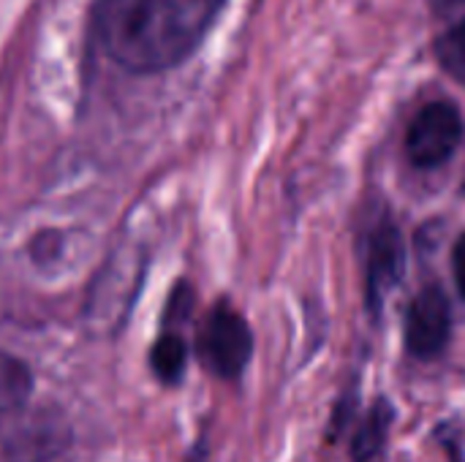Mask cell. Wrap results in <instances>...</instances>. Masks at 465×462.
Wrapping results in <instances>:
<instances>
[{"label":"cell","mask_w":465,"mask_h":462,"mask_svg":"<svg viewBox=\"0 0 465 462\" xmlns=\"http://www.w3.org/2000/svg\"><path fill=\"white\" fill-rule=\"evenodd\" d=\"M463 142V114L452 101H433L417 112L406 131V155L420 169L447 163Z\"/></svg>","instance_id":"3"},{"label":"cell","mask_w":465,"mask_h":462,"mask_svg":"<svg viewBox=\"0 0 465 462\" xmlns=\"http://www.w3.org/2000/svg\"><path fill=\"white\" fill-rule=\"evenodd\" d=\"M436 60L439 65L458 82L465 84V14L452 22L439 38H436Z\"/></svg>","instance_id":"9"},{"label":"cell","mask_w":465,"mask_h":462,"mask_svg":"<svg viewBox=\"0 0 465 462\" xmlns=\"http://www.w3.org/2000/svg\"><path fill=\"white\" fill-rule=\"evenodd\" d=\"M447 452H450V462H465V457L455 444H447Z\"/></svg>","instance_id":"12"},{"label":"cell","mask_w":465,"mask_h":462,"mask_svg":"<svg viewBox=\"0 0 465 462\" xmlns=\"http://www.w3.org/2000/svg\"><path fill=\"white\" fill-rule=\"evenodd\" d=\"M395 422V406L387 398L373 400V406L362 414L357 433L351 438V460L354 462H376L381 457L390 430Z\"/></svg>","instance_id":"6"},{"label":"cell","mask_w":465,"mask_h":462,"mask_svg":"<svg viewBox=\"0 0 465 462\" xmlns=\"http://www.w3.org/2000/svg\"><path fill=\"white\" fill-rule=\"evenodd\" d=\"M150 365H153V373L158 381L177 384L185 373V365H188L185 340L177 332H163L150 349Z\"/></svg>","instance_id":"7"},{"label":"cell","mask_w":465,"mask_h":462,"mask_svg":"<svg viewBox=\"0 0 465 462\" xmlns=\"http://www.w3.org/2000/svg\"><path fill=\"white\" fill-rule=\"evenodd\" d=\"M452 335V308L439 286H425L406 316V351L414 359H436Z\"/></svg>","instance_id":"5"},{"label":"cell","mask_w":465,"mask_h":462,"mask_svg":"<svg viewBox=\"0 0 465 462\" xmlns=\"http://www.w3.org/2000/svg\"><path fill=\"white\" fill-rule=\"evenodd\" d=\"M406 272V245L395 223H381L368 240L365 256V310L371 319L384 313L390 294L398 289Z\"/></svg>","instance_id":"4"},{"label":"cell","mask_w":465,"mask_h":462,"mask_svg":"<svg viewBox=\"0 0 465 462\" xmlns=\"http://www.w3.org/2000/svg\"><path fill=\"white\" fill-rule=\"evenodd\" d=\"M452 272H455V283H458V291L465 300V234L455 242V251H452Z\"/></svg>","instance_id":"10"},{"label":"cell","mask_w":465,"mask_h":462,"mask_svg":"<svg viewBox=\"0 0 465 462\" xmlns=\"http://www.w3.org/2000/svg\"><path fill=\"white\" fill-rule=\"evenodd\" d=\"M196 351H199L202 365L213 376L226 378V381L240 378L253 354V335H251L248 321L226 302L215 305L202 321Z\"/></svg>","instance_id":"2"},{"label":"cell","mask_w":465,"mask_h":462,"mask_svg":"<svg viewBox=\"0 0 465 462\" xmlns=\"http://www.w3.org/2000/svg\"><path fill=\"white\" fill-rule=\"evenodd\" d=\"M30 392H33V376L27 365L0 351V414L22 408Z\"/></svg>","instance_id":"8"},{"label":"cell","mask_w":465,"mask_h":462,"mask_svg":"<svg viewBox=\"0 0 465 462\" xmlns=\"http://www.w3.org/2000/svg\"><path fill=\"white\" fill-rule=\"evenodd\" d=\"M226 0H101L95 33L125 71L153 74L180 65L207 35Z\"/></svg>","instance_id":"1"},{"label":"cell","mask_w":465,"mask_h":462,"mask_svg":"<svg viewBox=\"0 0 465 462\" xmlns=\"http://www.w3.org/2000/svg\"><path fill=\"white\" fill-rule=\"evenodd\" d=\"M430 3H433V11H439L441 16H447V14H452V11L465 5V0H430Z\"/></svg>","instance_id":"11"}]
</instances>
